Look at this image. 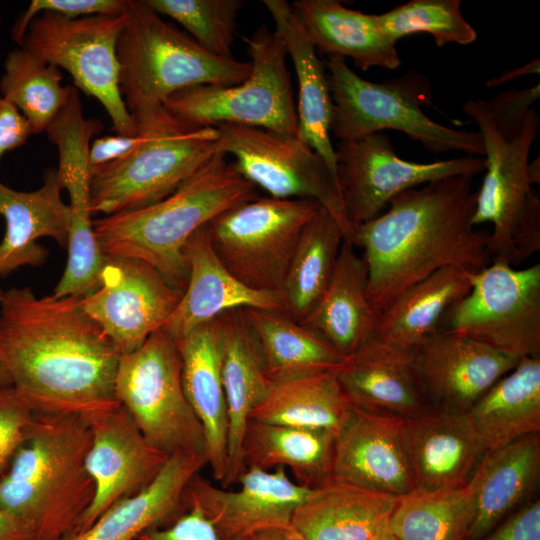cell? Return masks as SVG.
<instances>
[{
  "mask_svg": "<svg viewBox=\"0 0 540 540\" xmlns=\"http://www.w3.org/2000/svg\"><path fill=\"white\" fill-rule=\"evenodd\" d=\"M320 207L311 199L256 197L221 213L206 230L219 260L240 282L282 293L301 235Z\"/></svg>",
  "mask_w": 540,
  "mask_h": 540,
  "instance_id": "11",
  "label": "cell"
},
{
  "mask_svg": "<svg viewBox=\"0 0 540 540\" xmlns=\"http://www.w3.org/2000/svg\"><path fill=\"white\" fill-rule=\"evenodd\" d=\"M368 272L362 256L344 241L331 280L302 324L329 342L343 356L356 351L375 330L380 313L367 296Z\"/></svg>",
  "mask_w": 540,
  "mask_h": 540,
  "instance_id": "30",
  "label": "cell"
},
{
  "mask_svg": "<svg viewBox=\"0 0 540 540\" xmlns=\"http://www.w3.org/2000/svg\"><path fill=\"white\" fill-rule=\"evenodd\" d=\"M472 187L473 176L457 175L408 189L385 213L355 228L351 243L363 250L367 296L377 312L440 269L478 271L491 263L490 230L472 224Z\"/></svg>",
  "mask_w": 540,
  "mask_h": 540,
  "instance_id": "2",
  "label": "cell"
},
{
  "mask_svg": "<svg viewBox=\"0 0 540 540\" xmlns=\"http://www.w3.org/2000/svg\"><path fill=\"white\" fill-rule=\"evenodd\" d=\"M334 149L340 193L353 231L379 216L394 197L408 189L449 176L474 177L485 170L482 156L431 163L403 160L381 132L340 141Z\"/></svg>",
  "mask_w": 540,
  "mask_h": 540,
  "instance_id": "15",
  "label": "cell"
},
{
  "mask_svg": "<svg viewBox=\"0 0 540 540\" xmlns=\"http://www.w3.org/2000/svg\"><path fill=\"white\" fill-rule=\"evenodd\" d=\"M32 134L24 116L0 94V161L6 152L23 146Z\"/></svg>",
  "mask_w": 540,
  "mask_h": 540,
  "instance_id": "49",
  "label": "cell"
},
{
  "mask_svg": "<svg viewBox=\"0 0 540 540\" xmlns=\"http://www.w3.org/2000/svg\"><path fill=\"white\" fill-rule=\"evenodd\" d=\"M82 297L11 288L0 302V362L35 413L89 418L118 404L120 353Z\"/></svg>",
  "mask_w": 540,
  "mask_h": 540,
  "instance_id": "1",
  "label": "cell"
},
{
  "mask_svg": "<svg viewBox=\"0 0 540 540\" xmlns=\"http://www.w3.org/2000/svg\"><path fill=\"white\" fill-rule=\"evenodd\" d=\"M336 434L249 420L243 441L245 468H288L294 481L308 488L332 483Z\"/></svg>",
  "mask_w": 540,
  "mask_h": 540,
  "instance_id": "35",
  "label": "cell"
},
{
  "mask_svg": "<svg viewBox=\"0 0 540 540\" xmlns=\"http://www.w3.org/2000/svg\"><path fill=\"white\" fill-rule=\"evenodd\" d=\"M420 387L435 410L468 413L520 359L439 330L410 349Z\"/></svg>",
  "mask_w": 540,
  "mask_h": 540,
  "instance_id": "19",
  "label": "cell"
},
{
  "mask_svg": "<svg viewBox=\"0 0 540 540\" xmlns=\"http://www.w3.org/2000/svg\"><path fill=\"white\" fill-rule=\"evenodd\" d=\"M206 225L185 245L188 282L161 329L176 341L230 310L255 308L286 313L283 293L251 289L226 269L211 246Z\"/></svg>",
  "mask_w": 540,
  "mask_h": 540,
  "instance_id": "22",
  "label": "cell"
},
{
  "mask_svg": "<svg viewBox=\"0 0 540 540\" xmlns=\"http://www.w3.org/2000/svg\"><path fill=\"white\" fill-rule=\"evenodd\" d=\"M131 115L141 140L127 157L91 176L92 215L134 211L163 200L217 152L216 127L188 125L163 104Z\"/></svg>",
  "mask_w": 540,
  "mask_h": 540,
  "instance_id": "5",
  "label": "cell"
},
{
  "mask_svg": "<svg viewBox=\"0 0 540 540\" xmlns=\"http://www.w3.org/2000/svg\"><path fill=\"white\" fill-rule=\"evenodd\" d=\"M244 314L270 379L336 370L345 359L321 335L286 313L247 308Z\"/></svg>",
  "mask_w": 540,
  "mask_h": 540,
  "instance_id": "37",
  "label": "cell"
},
{
  "mask_svg": "<svg viewBox=\"0 0 540 540\" xmlns=\"http://www.w3.org/2000/svg\"><path fill=\"white\" fill-rule=\"evenodd\" d=\"M246 540H304L290 525L288 527L271 528L256 532Z\"/></svg>",
  "mask_w": 540,
  "mask_h": 540,
  "instance_id": "51",
  "label": "cell"
},
{
  "mask_svg": "<svg viewBox=\"0 0 540 540\" xmlns=\"http://www.w3.org/2000/svg\"><path fill=\"white\" fill-rule=\"evenodd\" d=\"M335 371L271 378L266 397L251 412L249 420L328 430L337 435L354 407L344 395Z\"/></svg>",
  "mask_w": 540,
  "mask_h": 540,
  "instance_id": "34",
  "label": "cell"
},
{
  "mask_svg": "<svg viewBox=\"0 0 540 540\" xmlns=\"http://www.w3.org/2000/svg\"><path fill=\"white\" fill-rule=\"evenodd\" d=\"M476 512L473 478L443 492L414 491L400 497L388 529L398 540H466Z\"/></svg>",
  "mask_w": 540,
  "mask_h": 540,
  "instance_id": "39",
  "label": "cell"
},
{
  "mask_svg": "<svg viewBox=\"0 0 540 540\" xmlns=\"http://www.w3.org/2000/svg\"><path fill=\"white\" fill-rule=\"evenodd\" d=\"M374 540H398L390 531L387 529L383 533H381L378 537H376Z\"/></svg>",
  "mask_w": 540,
  "mask_h": 540,
  "instance_id": "55",
  "label": "cell"
},
{
  "mask_svg": "<svg viewBox=\"0 0 540 540\" xmlns=\"http://www.w3.org/2000/svg\"><path fill=\"white\" fill-rule=\"evenodd\" d=\"M290 6L316 51L327 58L349 57L362 71L400 66L396 42L380 29L376 14L347 8L336 0H297Z\"/></svg>",
  "mask_w": 540,
  "mask_h": 540,
  "instance_id": "27",
  "label": "cell"
},
{
  "mask_svg": "<svg viewBox=\"0 0 540 540\" xmlns=\"http://www.w3.org/2000/svg\"><path fill=\"white\" fill-rule=\"evenodd\" d=\"M402 426L403 419L354 408L336 435L332 483L398 498L414 492Z\"/></svg>",
  "mask_w": 540,
  "mask_h": 540,
  "instance_id": "20",
  "label": "cell"
},
{
  "mask_svg": "<svg viewBox=\"0 0 540 540\" xmlns=\"http://www.w3.org/2000/svg\"><path fill=\"white\" fill-rule=\"evenodd\" d=\"M176 342L182 360L184 393L203 428L207 465L213 479L221 483L227 465L228 413L217 318Z\"/></svg>",
  "mask_w": 540,
  "mask_h": 540,
  "instance_id": "26",
  "label": "cell"
},
{
  "mask_svg": "<svg viewBox=\"0 0 540 540\" xmlns=\"http://www.w3.org/2000/svg\"><path fill=\"white\" fill-rule=\"evenodd\" d=\"M463 111L476 123L485 148V175L478 191L473 226L490 223L489 254L517 267L540 251V199L528 178V156L540 117L530 109L519 131L503 136L490 119L485 100H468Z\"/></svg>",
  "mask_w": 540,
  "mask_h": 540,
  "instance_id": "7",
  "label": "cell"
},
{
  "mask_svg": "<svg viewBox=\"0 0 540 540\" xmlns=\"http://www.w3.org/2000/svg\"><path fill=\"white\" fill-rule=\"evenodd\" d=\"M7 385H12L11 378L2 363L0 362V387Z\"/></svg>",
  "mask_w": 540,
  "mask_h": 540,
  "instance_id": "54",
  "label": "cell"
},
{
  "mask_svg": "<svg viewBox=\"0 0 540 540\" xmlns=\"http://www.w3.org/2000/svg\"><path fill=\"white\" fill-rule=\"evenodd\" d=\"M217 318L221 337V373L228 413L227 465L220 483H237L245 470L243 441L251 412L264 400L269 386L265 363L244 309Z\"/></svg>",
  "mask_w": 540,
  "mask_h": 540,
  "instance_id": "24",
  "label": "cell"
},
{
  "mask_svg": "<svg viewBox=\"0 0 540 540\" xmlns=\"http://www.w3.org/2000/svg\"><path fill=\"white\" fill-rule=\"evenodd\" d=\"M129 0H33L19 16L12 29V38L20 46L27 28L37 15L50 12L66 18L95 15H122Z\"/></svg>",
  "mask_w": 540,
  "mask_h": 540,
  "instance_id": "44",
  "label": "cell"
},
{
  "mask_svg": "<svg viewBox=\"0 0 540 540\" xmlns=\"http://www.w3.org/2000/svg\"><path fill=\"white\" fill-rule=\"evenodd\" d=\"M263 4L294 65L298 82V137L321 155L336 173L335 149L330 138L333 103L325 66L290 3L264 0Z\"/></svg>",
  "mask_w": 540,
  "mask_h": 540,
  "instance_id": "28",
  "label": "cell"
},
{
  "mask_svg": "<svg viewBox=\"0 0 540 540\" xmlns=\"http://www.w3.org/2000/svg\"><path fill=\"white\" fill-rule=\"evenodd\" d=\"M0 23H1V14H0Z\"/></svg>",
  "mask_w": 540,
  "mask_h": 540,
  "instance_id": "57",
  "label": "cell"
},
{
  "mask_svg": "<svg viewBox=\"0 0 540 540\" xmlns=\"http://www.w3.org/2000/svg\"><path fill=\"white\" fill-rule=\"evenodd\" d=\"M72 89L62 85L60 69L20 47L8 53L0 80V94L42 133L63 107Z\"/></svg>",
  "mask_w": 540,
  "mask_h": 540,
  "instance_id": "40",
  "label": "cell"
},
{
  "mask_svg": "<svg viewBox=\"0 0 540 540\" xmlns=\"http://www.w3.org/2000/svg\"><path fill=\"white\" fill-rule=\"evenodd\" d=\"M0 540H36V534L30 523L0 508Z\"/></svg>",
  "mask_w": 540,
  "mask_h": 540,
  "instance_id": "50",
  "label": "cell"
},
{
  "mask_svg": "<svg viewBox=\"0 0 540 540\" xmlns=\"http://www.w3.org/2000/svg\"><path fill=\"white\" fill-rule=\"evenodd\" d=\"M115 396L156 450L205 455L203 428L184 393L178 344L163 330L120 355Z\"/></svg>",
  "mask_w": 540,
  "mask_h": 540,
  "instance_id": "10",
  "label": "cell"
},
{
  "mask_svg": "<svg viewBox=\"0 0 540 540\" xmlns=\"http://www.w3.org/2000/svg\"><path fill=\"white\" fill-rule=\"evenodd\" d=\"M526 74H539V59H534L530 63L515 68L513 70H509L504 72L503 74L490 79L486 86L487 87H495L503 84L504 82L511 81L519 76L526 75Z\"/></svg>",
  "mask_w": 540,
  "mask_h": 540,
  "instance_id": "52",
  "label": "cell"
},
{
  "mask_svg": "<svg viewBox=\"0 0 540 540\" xmlns=\"http://www.w3.org/2000/svg\"><path fill=\"white\" fill-rule=\"evenodd\" d=\"M86 421L91 441L85 463L94 496L71 534L83 531L113 504L145 488L169 457L147 443L120 404Z\"/></svg>",
  "mask_w": 540,
  "mask_h": 540,
  "instance_id": "18",
  "label": "cell"
},
{
  "mask_svg": "<svg viewBox=\"0 0 540 540\" xmlns=\"http://www.w3.org/2000/svg\"><path fill=\"white\" fill-rule=\"evenodd\" d=\"M343 242L340 226L321 206L301 235L282 291L286 313L294 321L303 324L320 301Z\"/></svg>",
  "mask_w": 540,
  "mask_h": 540,
  "instance_id": "38",
  "label": "cell"
},
{
  "mask_svg": "<svg viewBox=\"0 0 540 540\" xmlns=\"http://www.w3.org/2000/svg\"><path fill=\"white\" fill-rule=\"evenodd\" d=\"M477 540H540V502L521 507Z\"/></svg>",
  "mask_w": 540,
  "mask_h": 540,
  "instance_id": "47",
  "label": "cell"
},
{
  "mask_svg": "<svg viewBox=\"0 0 540 540\" xmlns=\"http://www.w3.org/2000/svg\"><path fill=\"white\" fill-rule=\"evenodd\" d=\"M62 190L57 169L49 170L43 185L31 192L0 182V216L6 224L0 243V276L23 266L42 265L48 256V250L37 242L42 237L67 246L69 206L61 197Z\"/></svg>",
  "mask_w": 540,
  "mask_h": 540,
  "instance_id": "25",
  "label": "cell"
},
{
  "mask_svg": "<svg viewBox=\"0 0 540 540\" xmlns=\"http://www.w3.org/2000/svg\"><path fill=\"white\" fill-rule=\"evenodd\" d=\"M141 135H107L91 142L88 152L90 176L127 157L138 146Z\"/></svg>",
  "mask_w": 540,
  "mask_h": 540,
  "instance_id": "48",
  "label": "cell"
},
{
  "mask_svg": "<svg viewBox=\"0 0 540 540\" xmlns=\"http://www.w3.org/2000/svg\"><path fill=\"white\" fill-rule=\"evenodd\" d=\"M91 432L74 414L36 413L0 477V508L24 519L36 540H65L94 496L86 469Z\"/></svg>",
  "mask_w": 540,
  "mask_h": 540,
  "instance_id": "4",
  "label": "cell"
},
{
  "mask_svg": "<svg viewBox=\"0 0 540 540\" xmlns=\"http://www.w3.org/2000/svg\"><path fill=\"white\" fill-rule=\"evenodd\" d=\"M120 90L129 110L160 105L173 93L199 85L243 82L252 64L211 54L165 22L145 0H129L117 43Z\"/></svg>",
  "mask_w": 540,
  "mask_h": 540,
  "instance_id": "6",
  "label": "cell"
},
{
  "mask_svg": "<svg viewBox=\"0 0 540 540\" xmlns=\"http://www.w3.org/2000/svg\"><path fill=\"white\" fill-rule=\"evenodd\" d=\"M473 272L450 266L417 282L380 313L372 335L407 350L420 345L441 329L448 312L467 295Z\"/></svg>",
  "mask_w": 540,
  "mask_h": 540,
  "instance_id": "33",
  "label": "cell"
},
{
  "mask_svg": "<svg viewBox=\"0 0 540 540\" xmlns=\"http://www.w3.org/2000/svg\"><path fill=\"white\" fill-rule=\"evenodd\" d=\"M159 15L182 25L192 39L213 55L232 58L240 0H145Z\"/></svg>",
  "mask_w": 540,
  "mask_h": 540,
  "instance_id": "42",
  "label": "cell"
},
{
  "mask_svg": "<svg viewBox=\"0 0 540 540\" xmlns=\"http://www.w3.org/2000/svg\"><path fill=\"white\" fill-rule=\"evenodd\" d=\"M402 437L415 490L421 492L466 486L488 451L467 413L433 409L403 420Z\"/></svg>",
  "mask_w": 540,
  "mask_h": 540,
  "instance_id": "21",
  "label": "cell"
},
{
  "mask_svg": "<svg viewBox=\"0 0 540 540\" xmlns=\"http://www.w3.org/2000/svg\"><path fill=\"white\" fill-rule=\"evenodd\" d=\"M206 465L203 454L170 455L145 488L116 502L89 527L65 540H137L178 507L188 484Z\"/></svg>",
  "mask_w": 540,
  "mask_h": 540,
  "instance_id": "29",
  "label": "cell"
},
{
  "mask_svg": "<svg viewBox=\"0 0 540 540\" xmlns=\"http://www.w3.org/2000/svg\"><path fill=\"white\" fill-rule=\"evenodd\" d=\"M3 293H4V292L0 289V302H1V299H2V297H3Z\"/></svg>",
  "mask_w": 540,
  "mask_h": 540,
  "instance_id": "56",
  "label": "cell"
},
{
  "mask_svg": "<svg viewBox=\"0 0 540 540\" xmlns=\"http://www.w3.org/2000/svg\"><path fill=\"white\" fill-rule=\"evenodd\" d=\"M398 497L331 483L294 512L291 526L304 540H374L388 529Z\"/></svg>",
  "mask_w": 540,
  "mask_h": 540,
  "instance_id": "31",
  "label": "cell"
},
{
  "mask_svg": "<svg viewBox=\"0 0 540 540\" xmlns=\"http://www.w3.org/2000/svg\"><path fill=\"white\" fill-rule=\"evenodd\" d=\"M182 293L142 260L105 256L98 288L81 301L122 355L163 328Z\"/></svg>",
  "mask_w": 540,
  "mask_h": 540,
  "instance_id": "16",
  "label": "cell"
},
{
  "mask_svg": "<svg viewBox=\"0 0 540 540\" xmlns=\"http://www.w3.org/2000/svg\"><path fill=\"white\" fill-rule=\"evenodd\" d=\"M528 178L532 185L540 183V163L539 157L528 164Z\"/></svg>",
  "mask_w": 540,
  "mask_h": 540,
  "instance_id": "53",
  "label": "cell"
},
{
  "mask_svg": "<svg viewBox=\"0 0 540 540\" xmlns=\"http://www.w3.org/2000/svg\"><path fill=\"white\" fill-rule=\"evenodd\" d=\"M35 417L12 385L0 387V477L29 434Z\"/></svg>",
  "mask_w": 540,
  "mask_h": 540,
  "instance_id": "43",
  "label": "cell"
},
{
  "mask_svg": "<svg viewBox=\"0 0 540 540\" xmlns=\"http://www.w3.org/2000/svg\"><path fill=\"white\" fill-rule=\"evenodd\" d=\"M440 330L516 359L540 357V264L518 269L493 261L474 271L469 292Z\"/></svg>",
  "mask_w": 540,
  "mask_h": 540,
  "instance_id": "13",
  "label": "cell"
},
{
  "mask_svg": "<svg viewBox=\"0 0 540 540\" xmlns=\"http://www.w3.org/2000/svg\"><path fill=\"white\" fill-rule=\"evenodd\" d=\"M540 474L539 433L489 450L477 468L476 512L466 540L487 534L534 490Z\"/></svg>",
  "mask_w": 540,
  "mask_h": 540,
  "instance_id": "32",
  "label": "cell"
},
{
  "mask_svg": "<svg viewBox=\"0 0 540 540\" xmlns=\"http://www.w3.org/2000/svg\"><path fill=\"white\" fill-rule=\"evenodd\" d=\"M125 24L126 13L66 18L46 12L32 19L20 47L65 69L76 87L102 104L116 134L133 136L137 128L121 94L117 57Z\"/></svg>",
  "mask_w": 540,
  "mask_h": 540,
  "instance_id": "12",
  "label": "cell"
},
{
  "mask_svg": "<svg viewBox=\"0 0 540 540\" xmlns=\"http://www.w3.org/2000/svg\"><path fill=\"white\" fill-rule=\"evenodd\" d=\"M325 68L333 103L330 133L339 142L393 129L435 153L485 155L479 131L453 129L424 114L421 107L431 105L432 90L421 73L410 70L399 78L375 83L357 75L342 58H327Z\"/></svg>",
  "mask_w": 540,
  "mask_h": 540,
  "instance_id": "8",
  "label": "cell"
},
{
  "mask_svg": "<svg viewBox=\"0 0 540 540\" xmlns=\"http://www.w3.org/2000/svg\"><path fill=\"white\" fill-rule=\"evenodd\" d=\"M539 84L522 90H506L489 101H485L490 119L497 130L505 137L516 134L531 109L539 99Z\"/></svg>",
  "mask_w": 540,
  "mask_h": 540,
  "instance_id": "45",
  "label": "cell"
},
{
  "mask_svg": "<svg viewBox=\"0 0 540 540\" xmlns=\"http://www.w3.org/2000/svg\"><path fill=\"white\" fill-rule=\"evenodd\" d=\"M237 482V491L227 490L197 474L183 498L196 503L227 539H246L262 530L290 526L295 510L318 489L298 484L283 467L270 471L247 466Z\"/></svg>",
  "mask_w": 540,
  "mask_h": 540,
  "instance_id": "17",
  "label": "cell"
},
{
  "mask_svg": "<svg viewBox=\"0 0 540 540\" xmlns=\"http://www.w3.org/2000/svg\"><path fill=\"white\" fill-rule=\"evenodd\" d=\"M244 41L252 69L243 82L182 89L171 94L164 107L192 126L235 124L298 136L297 105L283 40L275 31L261 26Z\"/></svg>",
  "mask_w": 540,
  "mask_h": 540,
  "instance_id": "9",
  "label": "cell"
},
{
  "mask_svg": "<svg viewBox=\"0 0 540 540\" xmlns=\"http://www.w3.org/2000/svg\"><path fill=\"white\" fill-rule=\"evenodd\" d=\"M380 29L393 41L426 32L437 46L446 43L468 45L477 38L475 29L465 20L460 0H411L376 15Z\"/></svg>",
  "mask_w": 540,
  "mask_h": 540,
  "instance_id": "41",
  "label": "cell"
},
{
  "mask_svg": "<svg viewBox=\"0 0 540 540\" xmlns=\"http://www.w3.org/2000/svg\"><path fill=\"white\" fill-rule=\"evenodd\" d=\"M335 372L344 395L356 409L403 420L433 410L420 387L410 350L373 335L346 356Z\"/></svg>",
  "mask_w": 540,
  "mask_h": 540,
  "instance_id": "23",
  "label": "cell"
},
{
  "mask_svg": "<svg viewBox=\"0 0 540 540\" xmlns=\"http://www.w3.org/2000/svg\"><path fill=\"white\" fill-rule=\"evenodd\" d=\"M189 511L166 529L151 528L137 540H246L222 537L213 523L196 504L189 502Z\"/></svg>",
  "mask_w": 540,
  "mask_h": 540,
  "instance_id": "46",
  "label": "cell"
},
{
  "mask_svg": "<svg viewBox=\"0 0 540 540\" xmlns=\"http://www.w3.org/2000/svg\"><path fill=\"white\" fill-rule=\"evenodd\" d=\"M256 197V187L225 154L216 152L168 197L138 210L102 216L93 220V229L105 256L142 260L184 291V248L190 237L221 213Z\"/></svg>",
  "mask_w": 540,
  "mask_h": 540,
  "instance_id": "3",
  "label": "cell"
},
{
  "mask_svg": "<svg viewBox=\"0 0 540 540\" xmlns=\"http://www.w3.org/2000/svg\"><path fill=\"white\" fill-rule=\"evenodd\" d=\"M217 152L233 157L236 170L255 187L280 199L318 202L340 226L344 241L353 228L344 209L336 173L298 136L261 128L219 124Z\"/></svg>",
  "mask_w": 540,
  "mask_h": 540,
  "instance_id": "14",
  "label": "cell"
},
{
  "mask_svg": "<svg viewBox=\"0 0 540 540\" xmlns=\"http://www.w3.org/2000/svg\"><path fill=\"white\" fill-rule=\"evenodd\" d=\"M486 449L540 432V357L521 358L467 413Z\"/></svg>",
  "mask_w": 540,
  "mask_h": 540,
  "instance_id": "36",
  "label": "cell"
}]
</instances>
